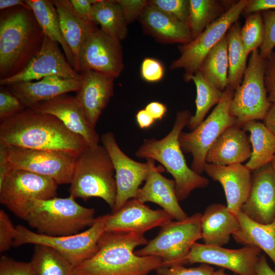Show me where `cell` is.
<instances>
[{"mask_svg": "<svg viewBox=\"0 0 275 275\" xmlns=\"http://www.w3.org/2000/svg\"><path fill=\"white\" fill-rule=\"evenodd\" d=\"M0 143L8 147L62 151L77 157L88 146L56 117L26 108L0 121Z\"/></svg>", "mask_w": 275, "mask_h": 275, "instance_id": "obj_1", "label": "cell"}, {"mask_svg": "<svg viewBox=\"0 0 275 275\" xmlns=\"http://www.w3.org/2000/svg\"><path fill=\"white\" fill-rule=\"evenodd\" d=\"M148 242L144 234L105 231L95 254L74 267L73 275H147L162 266L159 257L134 254L135 248Z\"/></svg>", "mask_w": 275, "mask_h": 275, "instance_id": "obj_2", "label": "cell"}, {"mask_svg": "<svg viewBox=\"0 0 275 275\" xmlns=\"http://www.w3.org/2000/svg\"><path fill=\"white\" fill-rule=\"evenodd\" d=\"M44 37L30 7L1 10L0 79L21 71L40 51Z\"/></svg>", "mask_w": 275, "mask_h": 275, "instance_id": "obj_3", "label": "cell"}, {"mask_svg": "<svg viewBox=\"0 0 275 275\" xmlns=\"http://www.w3.org/2000/svg\"><path fill=\"white\" fill-rule=\"evenodd\" d=\"M191 116L188 110L178 112L173 128L166 136L145 140L135 153L138 158L157 161L172 175L179 201L186 199L193 190L209 184L207 178L188 167L179 142V135Z\"/></svg>", "mask_w": 275, "mask_h": 275, "instance_id": "obj_4", "label": "cell"}, {"mask_svg": "<svg viewBox=\"0 0 275 275\" xmlns=\"http://www.w3.org/2000/svg\"><path fill=\"white\" fill-rule=\"evenodd\" d=\"M115 170L106 149L99 144L88 146L75 158L70 183V195L86 201L103 200L112 210L115 206L117 185Z\"/></svg>", "mask_w": 275, "mask_h": 275, "instance_id": "obj_5", "label": "cell"}, {"mask_svg": "<svg viewBox=\"0 0 275 275\" xmlns=\"http://www.w3.org/2000/svg\"><path fill=\"white\" fill-rule=\"evenodd\" d=\"M95 210L79 204L71 195L34 199L26 221L37 233L48 236H63L81 232L95 221Z\"/></svg>", "mask_w": 275, "mask_h": 275, "instance_id": "obj_6", "label": "cell"}, {"mask_svg": "<svg viewBox=\"0 0 275 275\" xmlns=\"http://www.w3.org/2000/svg\"><path fill=\"white\" fill-rule=\"evenodd\" d=\"M201 216V213L197 212L183 220L172 221L134 254L139 256L159 257L162 260V266L166 267L184 265L191 247L202 238Z\"/></svg>", "mask_w": 275, "mask_h": 275, "instance_id": "obj_7", "label": "cell"}, {"mask_svg": "<svg viewBox=\"0 0 275 275\" xmlns=\"http://www.w3.org/2000/svg\"><path fill=\"white\" fill-rule=\"evenodd\" d=\"M265 59L259 49L251 53L241 83L235 90L229 106V113L236 125L264 119L271 103L268 101L264 82Z\"/></svg>", "mask_w": 275, "mask_h": 275, "instance_id": "obj_8", "label": "cell"}, {"mask_svg": "<svg viewBox=\"0 0 275 275\" xmlns=\"http://www.w3.org/2000/svg\"><path fill=\"white\" fill-rule=\"evenodd\" d=\"M108 215L98 216L87 230L68 236H48L40 234L19 225L16 227V234L13 246L17 247L33 244L50 247L60 253L74 267L95 254L98 240L105 232Z\"/></svg>", "mask_w": 275, "mask_h": 275, "instance_id": "obj_9", "label": "cell"}, {"mask_svg": "<svg viewBox=\"0 0 275 275\" xmlns=\"http://www.w3.org/2000/svg\"><path fill=\"white\" fill-rule=\"evenodd\" d=\"M234 90L228 86L211 113L196 129L189 132L182 131L179 136L180 147L191 154V169L201 175L204 172L207 153L220 134L227 127L236 124L229 113V106Z\"/></svg>", "mask_w": 275, "mask_h": 275, "instance_id": "obj_10", "label": "cell"}, {"mask_svg": "<svg viewBox=\"0 0 275 275\" xmlns=\"http://www.w3.org/2000/svg\"><path fill=\"white\" fill-rule=\"evenodd\" d=\"M58 185L51 178L13 168L0 184V203L25 220L33 201L57 197Z\"/></svg>", "mask_w": 275, "mask_h": 275, "instance_id": "obj_11", "label": "cell"}, {"mask_svg": "<svg viewBox=\"0 0 275 275\" xmlns=\"http://www.w3.org/2000/svg\"><path fill=\"white\" fill-rule=\"evenodd\" d=\"M249 3V0L236 1L220 18L208 26L190 42L179 45L180 56L171 63V70L183 69V80H191L198 71L205 57L226 35L230 27L238 19Z\"/></svg>", "mask_w": 275, "mask_h": 275, "instance_id": "obj_12", "label": "cell"}, {"mask_svg": "<svg viewBox=\"0 0 275 275\" xmlns=\"http://www.w3.org/2000/svg\"><path fill=\"white\" fill-rule=\"evenodd\" d=\"M112 161L115 173L117 195L112 213L121 209L129 200L135 197L141 184L150 173L158 168L155 161L147 159V162H138L126 155L120 148L114 134L104 133L101 138Z\"/></svg>", "mask_w": 275, "mask_h": 275, "instance_id": "obj_13", "label": "cell"}, {"mask_svg": "<svg viewBox=\"0 0 275 275\" xmlns=\"http://www.w3.org/2000/svg\"><path fill=\"white\" fill-rule=\"evenodd\" d=\"M7 147L12 168L51 178L58 185L70 183L76 158L72 155L58 151Z\"/></svg>", "mask_w": 275, "mask_h": 275, "instance_id": "obj_14", "label": "cell"}, {"mask_svg": "<svg viewBox=\"0 0 275 275\" xmlns=\"http://www.w3.org/2000/svg\"><path fill=\"white\" fill-rule=\"evenodd\" d=\"M78 63L80 72L93 70L118 77L124 67L121 41L96 26L81 47Z\"/></svg>", "mask_w": 275, "mask_h": 275, "instance_id": "obj_15", "label": "cell"}, {"mask_svg": "<svg viewBox=\"0 0 275 275\" xmlns=\"http://www.w3.org/2000/svg\"><path fill=\"white\" fill-rule=\"evenodd\" d=\"M59 45L45 36L40 51L27 66L19 73L0 79L1 85L9 86L18 82L40 80L49 76L81 80L80 74L70 65Z\"/></svg>", "mask_w": 275, "mask_h": 275, "instance_id": "obj_16", "label": "cell"}, {"mask_svg": "<svg viewBox=\"0 0 275 275\" xmlns=\"http://www.w3.org/2000/svg\"><path fill=\"white\" fill-rule=\"evenodd\" d=\"M262 250L253 246L228 249L196 242L184 265L200 263L229 269L239 275H257L255 267Z\"/></svg>", "mask_w": 275, "mask_h": 275, "instance_id": "obj_17", "label": "cell"}, {"mask_svg": "<svg viewBox=\"0 0 275 275\" xmlns=\"http://www.w3.org/2000/svg\"><path fill=\"white\" fill-rule=\"evenodd\" d=\"M172 219L173 217L164 210L151 209L145 203L133 198L117 212L109 214L105 231L144 234L155 227H162Z\"/></svg>", "mask_w": 275, "mask_h": 275, "instance_id": "obj_18", "label": "cell"}, {"mask_svg": "<svg viewBox=\"0 0 275 275\" xmlns=\"http://www.w3.org/2000/svg\"><path fill=\"white\" fill-rule=\"evenodd\" d=\"M30 109L56 117L69 130L84 138L88 146L98 144L100 138L95 127L88 120L75 96L63 94L40 102Z\"/></svg>", "mask_w": 275, "mask_h": 275, "instance_id": "obj_19", "label": "cell"}, {"mask_svg": "<svg viewBox=\"0 0 275 275\" xmlns=\"http://www.w3.org/2000/svg\"><path fill=\"white\" fill-rule=\"evenodd\" d=\"M253 172L251 190L241 211L257 223L275 220V171L270 163Z\"/></svg>", "mask_w": 275, "mask_h": 275, "instance_id": "obj_20", "label": "cell"}, {"mask_svg": "<svg viewBox=\"0 0 275 275\" xmlns=\"http://www.w3.org/2000/svg\"><path fill=\"white\" fill-rule=\"evenodd\" d=\"M204 172L223 186L229 210L237 216L246 201L252 185V171L242 163L222 166L206 163Z\"/></svg>", "mask_w": 275, "mask_h": 275, "instance_id": "obj_21", "label": "cell"}, {"mask_svg": "<svg viewBox=\"0 0 275 275\" xmlns=\"http://www.w3.org/2000/svg\"><path fill=\"white\" fill-rule=\"evenodd\" d=\"M80 74L81 85L75 97L88 120L95 127L103 111L113 96L115 78L93 70L82 71Z\"/></svg>", "mask_w": 275, "mask_h": 275, "instance_id": "obj_22", "label": "cell"}, {"mask_svg": "<svg viewBox=\"0 0 275 275\" xmlns=\"http://www.w3.org/2000/svg\"><path fill=\"white\" fill-rule=\"evenodd\" d=\"M246 132L236 124L225 129L210 148L206 162L225 166L242 163L249 160L252 147Z\"/></svg>", "mask_w": 275, "mask_h": 275, "instance_id": "obj_23", "label": "cell"}, {"mask_svg": "<svg viewBox=\"0 0 275 275\" xmlns=\"http://www.w3.org/2000/svg\"><path fill=\"white\" fill-rule=\"evenodd\" d=\"M80 85L81 80L49 76L38 81L18 82L8 87L25 108L30 109L40 102L70 92H76Z\"/></svg>", "mask_w": 275, "mask_h": 275, "instance_id": "obj_24", "label": "cell"}, {"mask_svg": "<svg viewBox=\"0 0 275 275\" xmlns=\"http://www.w3.org/2000/svg\"><path fill=\"white\" fill-rule=\"evenodd\" d=\"M164 172L162 166L152 171L145 185L139 189L134 198L145 203L150 202L155 203L170 214L176 221H181L188 216L179 204L176 193L174 180L164 177L161 173Z\"/></svg>", "mask_w": 275, "mask_h": 275, "instance_id": "obj_25", "label": "cell"}, {"mask_svg": "<svg viewBox=\"0 0 275 275\" xmlns=\"http://www.w3.org/2000/svg\"><path fill=\"white\" fill-rule=\"evenodd\" d=\"M139 18L144 31L160 42L183 45L193 40L187 24L148 4Z\"/></svg>", "mask_w": 275, "mask_h": 275, "instance_id": "obj_26", "label": "cell"}, {"mask_svg": "<svg viewBox=\"0 0 275 275\" xmlns=\"http://www.w3.org/2000/svg\"><path fill=\"white\" fill-rule=\"evenodd\" d=\"M202 238L204 244L223 246L239 229L237 216L227 206L219 203L209 205L201 216Z\"/></svg>", "mask_w": 275, "mask_h": 275, "instance_id": "obj_27", "label": "cell"}, {"mask_svg": "<svg viewBox=\"0 0 275 275\" xmlns=\"http://www.w3.org/2000/svg\"><path fill=\"white\" fill-rule=\"evenodd\" d=\"M51 2L58 13L63 37L73 53L74 69L78 72L80 49L89 34L96 27V24L88 22L80 17L69 0Z\"/></svg>", "mask_w": 275, "mask_h": 275, "instance_id": "obj_28", "label": "cell"}, {"mask_svg": "<svg viewBox=\"0 0 275 275\" xmlns=\"http://www.w3.org/2000/svg\"><path fill=\"white\" fill-rule=\"evenodd\" d=\"M239 229L232 236L244 246H256L263 251L275 266V220L263 224L250 218L241 210L237 215Z\"/></svg>", "mask_w": 275, "mask_h": 275, "instance_id": "obj_29", "label": "cell"}, {"mask_svg": "<svg viewBox=\"0 0 275 275\" xmlns=\"http://www.w3.org/2000/svg\"><path fill=\"white\" fill-rule=\"evenodd\" d=\"M250 133L252 154L245 166L254 171L271 163L275 155V135L259 120L244 124L242 127Z\"/></svg>", "mask_w": 275, "mask_h": 275, "instance_id": "obj_30", "label": "cell"}, {"mask_svg": "<svg viewBox=\"0 0 275 275\" xmlns=\"http://www.w3.org/2000/svg\"><path fill=\"white\" fill-rule=\"evenodd\" d=\"M25 2L33 10L44 35L61 45L68 63L74 68L73 53L63 37L58 13L51 1L26 0Z\"/></svg>", "mask_w": 275, "mask_h": 275, "instance_id": "obj_31", "label": "cell"}, {"mask_svg": "<svg viewBox=\"0 0 275 275\" xmlns=\"http://www.w3.org/2000/svg\"><path fill=\"white\" fill-rule=\"evenodd\" d=\"M236 1L189 0L187 25L194 39L223 16Z\"/></svg>", "mask_w": 275, "mask_h": 275, "instance_id": "obj_32", "label": "cell"}, {"mask_svg": "<svg viewBox=\"0 0 275 275\" xmlns=\"http://www.w3.org/2000/svg\"><path fill=\"white\" fill-rule=\"evenodd\" d=\"M217 89L224 92L228 86V42L225 35L208 52L198 70Z\"/></svg>", "mask_w": 275, "mask_h": 275, "instance_id": "obj_33", "label": "cell"}, {"mask_svg": "<svg viewBox=\"0 0 275 275\" xmlns=\"http://www.w3.org/2000/svg\"><path fill=\"white\" fill-rule=\"evenodd\" d=\"M92 16L101 29L121 41L127 35V24L117 1L96 0L92 6Z\"/></svg>", "mask_w": 275, "mask_h": 275, "instance_id": "obj_34", "label": "cell"}, {"mask_svg": "<svg viewBox=\"0 0 275 275\" xmlns=\"http://www.w3.org/2000/svg\"><path fill=\"white\" fill-rule=\"evenodd\" d=\"M240 23H234L226 36L229 60L228 86L234 91L241 83L247 67V58L241 38Z\"/></svg>", "mask_w": 275, "mask_h": 275, "instance_id": "obj_35", "label": "cell"}, {"mask_svg": "<svg viewBox=\"0 0 275 275\" xmlns=\"http://www.w3.org/2000/svg\"><path fill=\"white\" fill-rule=\"evenodd\" d=\"M33 275H73L74 266L53 249L35 245L30 261Z\"/></svg>", "mask_w": 275, "mask_h": 275, "instance_id": "obj_36", "label": "cell"}, {"mask_svg": "<svg viewBox=\"0 0 275 275\" xmlns=\"http://www.w3.org/2000/svg\"><path fill=\"white\" fill-rule=\"evenodd\" d=\"M196 87V109L189 118L187 127L190 131L196 129L204 120L210 109L217 105L223 92L208 81L201 73L197 72L191 77Z\"/></svg>", "mask_w": 275, "mask_h": 275, "instance_id": "obj_37", "label": "cell"}, {"mask_svg": "<svg viewBox=\"0 0 275 275\" xmlns=\"http://www.w3.org/2000/svg\"><path fill=\"white\" fill-rule=\"evenodd\" d=\"M241 38L246 54L249 56L262 46L265 29L262 13L258 12L247 15L244 24L241 28Z\"/></svg>", "mask_w": 275, "mask_h": 275, "instance_id": "obj_38", "label": "cell"}, {"mask_svg": "<svg viewBox=\"0 0 275 275\" xmlns=\"http://www.w3.org/2000/svg\"><path fill=\"white\" fill-rule=\"evenodd\" d=\"M148 5L187 24L189 0H150Z\"/></svg>", "mask_w": 275, "mask_h": 275, "instance_id": "obj_39", "label": "cell"}, {"mask_svg": "<svg viewBox=\"0 0 275 275\" xmlns=\"http://www.w3.org/2000/svg\"><path fill=\"white\" fill-rule=\"evenodd\" d=\"M265 29L264 42L259 48L260 54L266 59L275 47V10L261 12Z\"/></svg>", "mask_w": 275, "mask_h": 275, "instance_id": "obj_40", "label": "cell"}, {"mask_svg": "<svg viewBox=\"0 0 275 275\" xmlns=\"http://www.w3.org/2000/svg\"><path fill=\"white\" fill-rule=\"evenodd\" d=\"M26 109L19 99L10 90L0 91V121Z\"/></svg>", "mask_w": 275, "mask_h": 275, "instance_id": "obj_41", "label": "cell"}, {"mask_svg": "<svg viewBox=\"0 0 275 275\" xmlns=\"http://www.w3.org/2000/svg\"><path fill=\"white\" fill-rule=\"evenodd\" d=\"M16 228L4 209L0 210V253L8 251L13 245Z\"/></svg>", "mask_w": 275, "mask_h": 275, "instance_id": "obj_42", "label": "cell"}, {"mask_svg": "<svg viewBox=\"0 0 275 275\" xmlns=\"http://www.w3.org/2000/svg\"><path fill=\"white\" fill-rule=\"evenodd\" d=\"M214 271V268L210 265L205 263L190 268H186L182 265L170 267L161 266L156 270L159 275H212Z\"/></svg>", "mask_w": 275, "mask_h": 275, "instance_id": "obj_43", "label": "cell"}, {"mask_svg": "<svg viewBox=\"0 0 275 275\" xmlns=\"http://www.w3.org/2000/svg\"><path fill=\"white\" fill-rule=\"evenodd\" d=\"M0 275H33L31 263L3 256L0 260Z\"/></svg>", "mask_w": 275, "mask_h": 275, "instance_id": "obj_44", "label": "cell"}, {"mask_svg": "<svg viewBox=\"0 0 275 275\" xmlns=\"http://www.w3.org/2000/svg\"><path fill=\"white\" fill-rule=\"evenodd\" d=\"M141 74L142 78L146 81L156 82L162 78L164 75V68L158 60L147 58L142 62Z\"/></svg>", "mask_w": 275, "mask_h": 275, "instance_id": "obj_45", "label": "cell"}, {"mask_svg": "<svg viewBox=\"0 0 275 275\" xmlns=\"http://www.w3.org/2000/svg\"><path fill=\"white\" fill-rule=\"evenodd\" d=\"M120 5L127 25L139 18L144 8L148 5L146 0H117Z\"/></svg>", "mask_w": 275, "mask_h": 275, "instance_id": "obj_46", "label": "cell"}, {"mask_svg": "<svg viewBox=\"0 0 275 275\" xmlns=\"http://www.w3.org/2000/svg\"><path fill=\"white\" fill-rule=\"evenodd\" d=\"M264 82L268 101L275 103V52L265 59Z\"/></svg>", "mask_w": 275, "mask_h": 275, "instance_id": "obj_47", "label": "cell"}, {"mask_svg": "<svg viewBox=\"0 0 275 275\" xmlns=\"http://www.w3.org/2000/svg\"><path fill=\"white\" fill-rule=\"evenodd\" d=\"M96 0H70L76 13L85 21L96 24L92 16V6Z\"/></svg>", "mask_w": 275, "mask_h": 275, "instance_id": "obj_48", "label": "cell"}, {"mask_svg": "<svg viewBox=\"0 0 275 275\" xmlns=\"http://www.w3.org/2000/svg\"><path fill=\"white\" fill-rule=\"evenodd\" d=\"M275 10V0H249L242 14L251 13Z\"/></svg>", "mask_w": 275, "mask_h": 275, "instance_id": "obj_49", "label": "cell"}, {"mask_svg": "<svg viewBox=\"0 0 275 275\" xmlns=\"http://www.w3.org/2000/svg\"><path fill=\"white\" fill-rule=\"evenodd\" d=\"M12 169L8 159L7 147L0 143V184Z\"/></svg>", "mask_w": 275, "mask_h": 275, "instance_id": "obj_50", "label": "cell"}, {"mask_svg": "<svg viewBox=\"0 0 275 275\" xmlns=\"http://www.w3.org/2000/svg\"><path fill=\"white\" fill-rule=\"evenodd\" d=\"M145 109L155 120H161L167 112V106L164 104L157 101L150 102Z\"/></svg>", "mask_w": 275, "mask_h": 275, "instance_id": "obj_51", "label": "cell"}, {"mask_svg": "<svg viewBox=\"0 0 275 275\" xmlns=\"http://www.w3.org/2000/svg\"><path fill=\"white\" fill-rule=\"evenodd\" d=\"M136 120L138 125L142 129L149 128L155 121L145 109L138 112L136 114Z\"/></svg>", "mask_w": 275, "mask_h": 275, "instance_id": "obj_52", "label": "cell"}, {"mask_svg": "<svg viewBox=\"0 0 275 275\" xmlns=\"http://www.w3.org/2000/svg\"><path fill=\"white\" fill-rule=\"evenodd\" d=\"M255 271L257 275H275L274 271L269 265L266 257L261 255L256 265Z\"/></svg>", "mask_w": 275, "mask_h": 275, "instance_id": "obj_53", "label": "cell"}, {"mask_svg": "<svg viewBox=\"0 0 275 275\" xmlns=\"http://www.w3.org/2000/svg\"><path fill=\"white\" fill-rule=\"evenodd\" d=\"M263 123L275 135V103H271Z\"/></svg>", "mask_w": 275, "mask_h": 275, "instance_id": "obj_54", "label": "cell"}, {"mask_svg": "<svg viewBox=\"0 0 275 275\" xmlns=\"http://www.w3.org/2000/svg\"><path fill=\"white\" fill-rule=\"evenodd\" d=\"M23 6L28 7L25 1L22 0H1L0 9L3 10L17 6Z\"/></svg>", "mask_w": 275, "mask_h": 275, "instance_id": "obj_55", "label": "cell"}, {"mask_svg": "<svg viewBox=\"0 0 275 275\" xmlns=\"http://www.w3.org/2000/svg\"><path fill=\"white\" fill-rule=\"evenodd\" d=\"M224 268H220L215 270L212 275H229L226 273Z\"/></svg>", "mask_w": 275, "mask_h": 275, "instance_id": "obj_56", "label": "cell"}, {"mask_svg": "<svg viewBox=\"0 0 275 275\" xmlns=\"http://www.w3.org/2000/svg\"><path fill=\"white\" fill-rule=\"evenodd\" d=\"M270 164H271V167H272V168L275 171V155H274L272 160L271 161V162L270 163Z\"/></svg>", "mask_w": 275, "mask_h": 275, "instance_id": "obj_57", "label": "cell"}, {"mask_svg": "<svg viewBox=\"0 0 275 275\" xmlns=\"http://www.w3.org/2000/svg\"><path fill=\"white\" fill-rule=\"evenodd\" d=\"M156 275H159V274H158L157 273Z\"/></svg>", "mask_w": 275, "mask_h": 275, "instance_id": "obj_58", "label": "cell"}]
</instances>
